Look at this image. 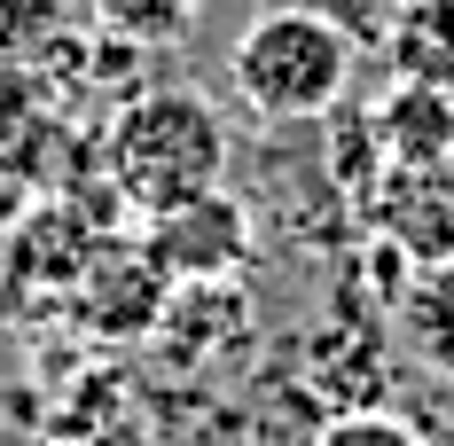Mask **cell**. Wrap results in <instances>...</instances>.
<instances>
[{
  "label": "cell",
  "instance_id": "obj_1",
  "mask_svg": "<svg viewBox=\"0 0 454 446\" xmlns=\"http://www.w3.org/2000/svg\"><path fill=\"white\" fill-rule=\"evenodd\" d=\"M227 79L243 94V110H259L267 126L329 118L353 87V32L314 0H274L243 24V40L227 55Z\"/></svg>",
  "mask_w": 454,
  "mask_h": 446
},
{
  "label": "cell",
  "instance_id": "obj_2",
  "mask_svg": "<svg viewBox=\"0 0 454 446\" xmlns=\"http://www.w3.org/2000/svg\"><path fill=\"white\" fill-rule=\"evenodd\" d=\"M227 173V118L204 87H149L110 126V180L134 212H173L188 196L220 188Z\"/></svg>",
  "mask_w": 454,
  "mask_h": 446
},
{
  "label": "cell",
  "instance_id": "obj_3",
  "mask_svg": "<svg viewBox=\"0 0 454 446\" xmlns=\"http://www.w3.org/2000/svg\"><path fill=\"white\" fill-rule=\"evenodd\" d=\"M141 251L157 259L165 282H227L251 259V212L235 196H220V188H204V196H188L173 212H157Z\"/></svg>",
  "mask_w": 454,
  "mask_h": 446
},
{
  "label": "cell",
  "instance_id": "obj_4",
  "mask_svg": "<svg viewBox=\"0 0 454 446\" xmlns=\"http://www.w3.org/2000/svg\"><path fill=\"white\" fill-rule=\"evenodd\" d=\"M368 227L384 243H400L415 267H454V157L431 165H384V180L368 188Z\"/></svg>",
  "mask_w": 454,
  "mask_h": 446
},
{
  "label": "cell",
  "instance_id": "obj_5",
  "mask_svg": "<svg viewBox=\"0 0 454 446\" xmlns=\"http://www.w3.org/2000/svg\"><path fill=\"white\" fill-rule=\"evenodd\" d=\"M165 298H173V282L157 274L149 251H118V259H87L79 267V313H87L94 337H149Z\"/></svg>",
  "mask_w": 454,
  "mask_h": 446
},
{
  "label": "cell",
  "instance_id": "obj_6",
  "mask_svg": "<svg viewBox=\"0 0 454 446\" xmlns=\"http://www.w3.org/2000/svg\"><path fill=\"white\" fill-rule=\"evenodd\" d=\"M306 384H314L321 400L337 407V415H353V407H384L392 392V360H384V337L368 329V321H329L306 337Z\"/></svg>",
  "mask_w": 454,
  "mask_h": 446
},
{
  "label": "cell",
  "instance_id": "obj_7",
  "mask_svg": "<svg viewBox=\"0 0 454 446\" xmlns=\"http://www.w3.org/2000/svg\"><path fill=\"white\" fill-rule=\"evenodd\" d=\"M376 141H384V165H431V157H454V87L400 79V94L376 110Z\"/></svg>",
  "mask_w": 454,
  "mask_h": 446
},
{
  "label": "cell",
  "instance_id": "obj_8",
  "mask_svg": "<svg viewBox=\"0 0 454 446\" xmlns=\"http://www.w3.org/2000/svg\"><path fill=\"white\" fill-rule=\"evenodd\" d=\"M392 63H400V79L454 87V0H408L400 32H392Z\"/></svg>",
  "mask_w": 454,
  "mask_h": 446
},
{
  "label": "cell",
  "instance_id": "obj_9",
  "mask_svg": "<svg viewBox=\"0 0 454 446\" xmlns=\"http://www.w3.org/2000/svg\"><path fill=\"white\" fill-rule=\"evenodd\" d=\"M321 431H329V400H321L306 376H290V384H274L267 400L251 407L243 446H321Z\"/></svg>",
  "mask_w": 454,
  "mask_h": 446
},
{
  "label": "cell",
  "instance_id": "obj_10",
  "mask_svg": "<svg viewBox=\"0 0 454 446\" xmlns=\"http://www.w3.org/2000/svg\"><path fill=\"white\" fill-rule=\"evenodd\" d=\"M102 16L126 32V40L157 47V40H181L188 16H196V0H102Z\"/></svg>",
  "mask_w": 454,
  "mask_h": 446
},
{
  "label": "cell",
  "instance_id": "obj_11",
  "mask_svg": "<svg viewBox=\"0 0 454 446\" xmlns=\"http://www.w3.org/2000/svg\"><path fill=\"white\" fill-rule=\"evenodd\" d=\"M321 446H431V439L392 407H353V415H329Z\"/></svg>",
  "mask_w": 454,
  "mask_h": 446
}]
</instances>
